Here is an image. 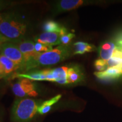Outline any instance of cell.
<instances>
[{"label":"cell","mask_w":122,"mask_h":122,"mask_svg":"<svg viewBox=\"0 0 122 122\" xmlns=\"http://www.w3.org/2000/svg\"><path fill=\"white\" fill-rule=\"evenodd\" d=\"M106 63L108 67L122 65V49L117 48L112 57L106 61Z\"/></svg>","instance_id":"obj_17"},{"label":"cell","mask_w":122,"mask_h":122,"mask_svg":"<svg viewBox=\"0 0 122 122\" xmlns=\"http://www.w3.org/2000/svg\"><path fill=\"white\" fill-rule=\"evenodd\" d=\"M75 37V35L72 33H67L61 37V44L64 45H68L72 40Z\"/></svg>","instance_id":"obj_20"},{"label":"cell","mask_w":122,"mask_h":122,"mask_svg":"<svg viewBox=\"0 0 122 122\" xmlns=\"http://www.w3.org/2000/svg\"><path fill=\"white\" fill-rule=\"evenodd\" d=\"M0 66L6 76L19 69V67L15 65L13 61L1 54L0 55Z\"/></svg>","instance_id":"obj_13"},{"label":"cell","mask_w":122,"mask_h":122,"mask_svg":"<svg viewBox=\"0 0 122 122\" xmlns=\"http://www.w3.org/2000/svg\"><path fill=\"white\" fill-rule=\"evenodd\" d=\"M19 48L20 51L23 56L24 62L25 64L30 61L36 59L39 57L40 53L36 51L35 48V44L32 41L26 40H20L15 42Z\"/></svg>","instance_id":"obj_7"},{"label":"cell","mask_w":122,"mask_h":122,"mask_svg":"<svg viewBox=\"0 0 122 122\" xmlns=\"http://www.w3.org/2000/svg\"><path fill=\"white\" fill-rule=\"evenodd\" d=\"M1 54L13 61L19 69L24 70L25 62L23 56L15 42L7 41L4 42L1 47Z\"/></svg>","instance_id":"obj_5"},{"label":"cell","mask_w":122,"mask_h":122,"mask_svg":"<svg viewBox=\"0 0 122 122\" xmlns=\"http://www.w3.org/2000/svg\"><path fill=\"white\" fill-rule=\"evenodd\" d=\"M61 97H62L61 94H58L50 100L43 102L38 108V112L41 115H44L48 113L51 110V106L57 103Z\"/></svg>","instance_id":"obj_15"},{"label":"cell","mask_w":122,"mask_h":122,"mask_svg":"<svg viewBox=\"0 0 122 122\" xmlns=\"http://www.w3.org/2000/svg\"><path fill=\"white\" fill-rule=\"evenodd\" d=\"M119 67H120V70H121V71H122V65H120V66H119Z\"/></svg>","instance_id":"obj_24"},{"label":"cell","mask_w":122,"mask_h":122,"mask_svg":"<svg viewBox=\"0 0 122 122\" xmlns=\"http://www.w3.org/2000/svg\"><path fill=\"white\" fill-rule=\"evenodd\" d=\"M11 5H12V2H10V1H0V11L7 8Z\"/></svg>","instance_id":"obj_21"},{"label":"cell","mask_w":122,"mask_h":122,"mask_svg":"<svg viewBox=\"0 0 122 122\" xmlns=\"http://www.w3.org/2000/svg\"><path fill=\"white\" fill-rule=\"evenodd\" d=\"M72 49L69 45H61L48 52L40 53L36 59L25 64L24 70L28 71L38 67L54 65L71 56Z\"/></svg>","instance_id":"obj_2"},{"label":"cell","mask_w":122,"mask_h":122,"mask_svg":"<svg viewBox=\"0 0 122 122\" xmlns=\"http://www.w3.org/2000/svg\"><path fill=\"white\" fill-rule=\"evenodd\" d=\"M96 50V47L94 45L87 42L79 41L74 44V54H83L85 53L92 52Z\"/></svg>","instance_id":"obj_14"},{"label":"cell","mask_w":122,"mask_h":122,"mask_svg":"<svg viewBox=\"0 0 122 122\" xmlns=\"http://www.w3.org/2000/svg\"><path fill=\"white\" fill-rule=\"evenodd\" d=\"M65 27L53 20H47L44 23L43 30L45 32H56L60 33Z\"/></svg>","instance_id":"obj_16"},{"label":"cell","mask_w":122,"mask_h":122,"mask_svg":"<svg viewBox=\"0 0 122 122\" xmlns=\"http://www.w3.org/2000/svg\"><path fill=\"white\" fill-rule=\"evenodd\" d=\"M14 94L18 97H36L39 93L36 85L29 79L20 78L16 83L11 85Z\"/></svg>","instance_id":"obj_6"},{"label":"cell","mask_w":122,"mask_h":122,"mask_svg":"<svg viewBox=\"0 0 122 122\" xmlns=\"http://www.w3.org/2000/svg\"><path fill=\"white\" fill-rule=\"evenodd\" d=\"M94 67L97 72H102L108 68L106 61H105L101 59H98L95 61L94 63Z\"/></svg>","instance_id":"obj_19"},{"label":"cell","mask_w":122,"mask_h":122,"mask_svg":"<svg viewBox=\"0 0 122 122\" xmlns=\"http://www.w3.org/2000/svg\"><path fill=\"white\" fill-rule=\"evenodd\" d=\"M3 18H4V14H0V24L2 22Z\"/></svg>","instance_id":"obj_22"},{"label":"cell","mask_w":122,"mask_h":122,"mask_svg":"<svg viewBox=\"0 0 122 122\" xmlns=\"http://www.w3.org/2000/svg\"><path fill=\"white\" fill-rule=\"evenodd\" d=\"M27 29L26 23L19 15L14 13L4 14L0 24V33L12 42L22 40Z\"/></svg>","instance_id":"obj_1"},{"label":"cell","mask_w":122,"mask_h":122,"mask_svg":"<svg viewBox=\"0 0 122 122\" xmlns=\"http://www.w3.org/2000/svg\"><path fill=\"white\" fill-rule=\"evenodd\" d=\"M86 1L83 0H62L57 1L53 11L56 14L70 11L84 5Z\"/></svg>","instance_id":"obj_8"},{"label":"cell","mask_w":122,"mask_h":122,"mask_svg":"<svg viewBox=\"0 0 122 122\" xmlns=\"http://www.w3.org/2000/svg\"><path fill=\"white\" fill-rule=\"evenodd\" d=\"M17 76L30 80H46L59 84L62 78V72L61 68L58 67L53 69L32 71L25 74H18Z\"/></svg>","instance_id":"obj_4"},{"label":"cell","mask_w":122,"mask_h":122,"mask_svg":"<svg viewBox=\"0 0 122 122\" xmlns=\"http://www.w3.org/2000/svg\"><path fill=\"white\" fill-rule=\"evenodd\" d=\"M84 79L83 70L78 65H74L68 68L67 72L68 84L80 83Z\"/></svg>","instance_id":"obj_12"},{"label":"cell","mask_w":122,"mask_h":122,"mask_svg":"<svg viewBox=\"0 0 122 122\" xmlns=\"http://www.w3.org/2000/svg\"><path fill=\"white\" fill-rule=\"evenodd\" d=\"M3 43L2 42H0V53H1V47H2V44Z\"/></svg>","instance_id":"obj_23"},{"label":"cell","mask_w":122,"mask_h":122,"mask_svg":"<svg viewBox=\"0 0 122 122\" xmlns=\"http://www.w3.org/2000/svg\"><path fill=\"white\" fill-rule=\"evenodd\" d=\"M61 35L56 32H44L35 37L36 42L50 45H57L61 44Z\"/></svg>","instance_id":"obj_9"},{"label":"cell","mask_w":122,"mask_h":122,"mask_svg":"<svg viewBox=\"0 0 122 122\" xmlns=\"http://www.w3.org/2000/svg\"><path fill=\"white\" fill-rule=\"evenodd\" d=\"M97 78L101 80H111L119 78L122 76V72L119 66L115 67H109L102 72H95L94 73Z\"/></svg>","instance_id":"obj_10"},{"label":"cell","mask_w":122,"mask_h":122,"mask_svg":"<svg viewBox=\"0 0 122 122\" xmlns=\"http://www.w3.org/2000/svg\"><path fill=\"white\" fill-rule=\"evenodd\" d=\"M117 46L114 42L111 41H106L102 43L98 48V52L100 57L101 59L107 61L113 56Z\"/></svg>","instance_id":"obj_11"},{"label":"cell","mask_w":122,"mask_h":122,"mask_svg":"<svg viewBox=\"0 0 122 122\" xmlns=\"http://www.w3.org/2000/svg\"><path fill=\"white\" fill-rule=\"evenodd\" d=\"M41 101L34 99L18 98L14 103L11 110V119L15 122L31 121L38 112Z\"/></svg>","instance_id":"obj_3"},{"label":"cell","mask_w":122,"mask_h":122,"mask_svg":"<svg viewBox=\"0 0 122 122\" xmlns=\"http://www.w3.org/2000/svg\"><path fill=\"white\" fill-rule=\"evenodd\" d=\"M35 48L36 51L40 53L48 52V51H49L53 49L51 45L39 43V42H36L35 44Z\"/></svg>","instance_id":"obj_18"}]
</instances>
